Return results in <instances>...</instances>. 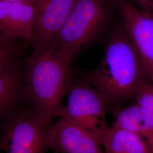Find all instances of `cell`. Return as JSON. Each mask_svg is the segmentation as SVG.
Masks as SVG:
<instances>
[{"instance_id": "6da1fadb", "label": "cell", "mask_w": 153, "mask_h": 153, "mask_svg": "<svg viewBox=\"0 0 153 153\" xmlns=\"http://www.w3.org/2000/svg\"><path fill=\"white\" fill-rule=\"evenodd\" d=\"M86 79L107 105L116 107L134 98L140 88L149 81L137 49L124 25L111 35L103 60Z\"/></svg>"}, {"instance_id": "7a4b0ae2", "label": "cell", "mask_w": 153, "mask_h": 153, "mask_svg": "<svg viewBox=\"0 0 153 153\" xmlns=\"http://www.w3.org/2000/svg\"><path fill=\"white\" fill-rule=\"evenodd\" d=\"M70 66L52 47L35 48L23 81V99L43 123L51 126L71 88Z\"/></svg>"}, {"instance_id": "3957f363", "label": "cell", "mask_w": 153, "mask_h": 153, "mask_svg": "<svg viewBox=\"0 0 153 153\" xmlns=\"http://www.w3.org/2000/svg\"><path fill=\"white\" fill-rule=\"evenodd\" d=\"M107 12L102 0H76L52 48L69 65L104 27Z\"/></svg>"}, {"instance_id": "277c9868", "label": "cell", "mask_w": 153, "mask_h": 153, "mask_svg": "<svg viewBox=\"0 0 153 153\" xmlns=\"http://www.w3.org/2000/svg\"><path fill=\"white\" fill-rule=\"evenodd\" d=\"M51 126L27 106H18L1 120L0 150L6 153H46Z\"/></svg>"}, {"instance_id": "5b68a950", "label": "cell", "mask_w": 153, "mask_h": 153, "mask_svg": "<svg viewBox=\"0 0 153 153\" xmlns=\"http://www.w3.org/2000/svg\"><path fill=\"white\" fill-rule=\"evenodd\" d=\"M107 104L88 81L71 86L67 102L55 117L64 118L91 133L101 143L109 128L106 119Z\"/></svg>"}, {"instance_id": "8992f818", "label": "cell", "mask_w": 153, "mask_h": 153, "mask_svg": "<svg viewBox=\"0 0 153 153\" xmlns=\"http://www.w3.org/2000/svg\"><path fill=\"white\" fill-rule=\"evenodd\" d=\"M120 8L123 25L137 49L146 78L153 82V13L129 1H120Z\"/></svg>"}, {"instance_id": "52a82bcc", "label": "cell", "mask_w": 153, "mask_h": 153, "mask_svg": "<svg viewBox=\"0 0 153 153\" xmlns=\"http://www.w3.org/2000/svg\"><path fill=\"white\" fill-rule=\"evenodd\" d=\"M76 0H36L33 43L35 48L51 47Z\"/></svg>"}, {"instance_id": "ba28073f", "label": "cell", "mask_w": 153, "mask_h": 153, "mask_svg": "<svg viewBox=\"0 0 153 153\" xmlns=\"http://www.w3.org/2000/svg\"><path fill=\"white\" fill-rule=\"evenodd\" d=\"M48 147L56 153H105L91 133L64 118L50 126Z\"/></svg>"}, {"instance_id": "9c48e42d", "label": "cell", "mask_w": 153, "mask_h": 153, "mask_svg": "<svg viewBox=\"0 0 153 153\" xmlns=\"http://www.w3.org/2000/svg\"><path fill=\"white\" fill-rule=\"evenodd\" d=\"M35 4L28 2L0 1V28L12 38L33 40Z\"/></svg>"}, {"instance_id": "30bf717a", "label": "cell", "mask_w": 153, "mask_h": 153, "mask_svg": "<svg viewBox=\"0 0 153 153\" xmlns=\"http://www.w3.org/2000/svg\"><path fill=\"white\" fill-rule=\"evenodd\" d=\"M114 124L141 137L153 153V114L136 104L121 107L115 114Z\"/></svg>"}, {"instance_id": "8fae6325", "label": "cell", "mask_w": 153, "mask_h": 153, "mask_svg": "<svg viewBox=\"0 0 153 153\" xmlns=\"http://www.w3.org/2000/svg\"><path fill=\"white\" fill-rule=\"evenodd\" d=\"M23 81L11 62L0 69V120L19 106Z\"/></svg>"}, {"instance_id": "7c38bea8", "label": "cell", "mask_w": 153, "mask_h": 153, "mask_svg": "<svg viewBox=\"0 0 153 153\" xmlns=\"http://www.w3.org/2000/svg\"><path fill=\"white\" fill-rule=\"evenodd\" d=\"M101 145L105 153H150L141 137L114 124L105 133Z\"/></svg>"}, {"instance_id": "4fadbf2b", "label": "cell", "mask_w": 153, "mask_h": 153, "mask_svg": "<svg viewBox=\"0 0 153 153\" xmlns=\"http://www.w3.org/2000/svg\"><path fill=\"white\" fill-rule=\"evenodd\" d=\"M14 40V39L6 35L0 28V47L12 49Z\"/></svg>"}, {"instance_id": "5bb4252c", "label": "cell", "mask_w": 153, "mask_h": 153, "mask_svg": "<svg viewBox=\"0 0 153 153\" xmlns=\"http://www.w3.org/2000/svg\"><path fill=\"white\" fill-rule=\"evenodd\" d=\"M11 49L0 47V69L10 62Z\"/></svg>"}, {"instance_id": "9a60e30c", "label": "cell", "mask_w": 153, "mask_h": 153, "mask_svg": "<svg viewBox=\"0 0 153 153\" xmlns=\"http://www.w3.org/2000/svg\"><path fill=\"white\" fill-rule=\"evenodd\" d=\"M139 6H140V7L142 9L153 13V0H151L146 3L139 5Z\"/></svg>"}, {"instance_id": "2e32d148", "label": "cell", "mask_w": 153, "mask_h": 153, "mask_svg": "<svg viewBox=\"0 0 153 153\" xmlns=\"http://www.w3.org/2000/svg\"><path fill=\"white\" fill-rule=\"evenodd\" d=\"M117 1H119V2H120V1H129V2L134 1V2H136L139 5H141V4L146 3V2H148L151 0H117Z\"/></svg>"}, {"instance_id": "e0dca14e", "label": "cell", "mask_w": 153, "mask_h": 153, "mask_svg": "<svg viewBox=\"0 0 153 153\" xmlns=\"http://www.w3.org/2000/svg\"><path fill=\"white\" fill-rule=\"evenodd\" d=\"M0 1H8V2H28L33 4H36V0H0Z\"/></svg>"}]
</instances>
